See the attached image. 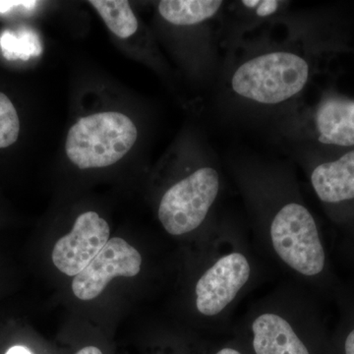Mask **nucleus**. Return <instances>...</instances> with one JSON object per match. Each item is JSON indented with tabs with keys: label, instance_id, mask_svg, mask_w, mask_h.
<instances>
[{
	"label": "nucleus",
	"instance_id": "1",
	"mask_svg": "<svg viewBox=\"0 0 354 354\" xmlns=\"http://www.w3.org/2000/svg\"><path fill=\"white\" fill-rule=\"evenodd\" d=\"M241 185L253 216L255 245L291 281L318 283L327 269V255L313 214L285 177L242 176Z\"/></svg>",
	"mask_w": 354,
	"mask_h": 354
},
{
	"label": "nucleus",
	"instance_id": "2",
	"mask_svg": "<svg viewBox=\"0 0 354 354\" xmlns=\"http://www.w3.org/2000/svg\"><path fill=\"white\" fill-rule=\"evenodd\" d=\"M263 258L241 227L227 220L211 228L202 268L193 286L195 312L223 328L239 302L264 277Z\"/></svg>",
	"mask_w": 354,
	"mask_h": 354
},
{
	"label": "nucleus",
	"instance_id": "3",
	"mask_svg": "<svg viewBox=\"0 0 354 354\" xmlns=\"http://www.w3.org/2000/svg\"><path fill=\"white\" fill-rule=\"evenodd\" d=\"M241 322L254 354H312L308 339L317 320L304 286L295 281L256 301Z\"/></svg>",
	"mask_w": 354,
	"mask_h": 354
},
{
	"label": "nucleus",
	"instance_id": "4",
	"mask_svg": "<svg viewBox=\"0 0 354 354\" xmlns=\"http://www.w3.org/2000/svg\"><path fill=\"white\" fill-rule=\"evenodd\" d=\"M310 65L295 51L258 53L237 66L230 78L235 95L261 106H278L297 97L308 83Z\"/></svg>",
	"mask_w": 354,
	"mask_h": 354
},
{
	"label": "nucleus",
	"instance_id": "5",
	"mask_svg": "<svg viewBox=\"0 0 354 354\" xmlns=\"http://www.w3.org/2000/svg\"><path fill=\"white\" fill-rule=\"evenodd\" d=\"M138 131L127 115L100 113L80 118L67 135L65 150L70 162L80 169L115 164L134 146Z\"/></svg>",
	"mask_w": 354,
	"mask_h": 354
},
{
	"label": "nucleus",
	"instance_id": "6",
	"mask_svg": "<svg viewBox=\"0 0 354 354\" xmlns=\"http://www.w3.org/2000/svg\"><path fill=\"white\" fill-rule=\"evenodd\" d=\"M223 180L218 169L198 167L165 191L158 218L167 234L183 236L204 225L221 197Z\"/></svg>",
	"mask_w": 354,
	"mask_h": 354
},
{
	"label": "nucleus",
	"instance_id": "7",
	"mask_svg": "<svg viewBox=\"0 0 354 354\" xmlns=\"http://www.w3.org/2000/svg\"><path fill=\"white\" fill-rule=\"evenodd\" d=\"M141 254L124 239L114 237L72 281L74 295L81 300L99 297L116 277L132 278L141 271Z\"/></svg>",
	"mask_w": 354,
	"mask_h": 354
},
{
	"label": "nucleus",
	"instance_id": "8",
	"mask_svg": "<svg viewBox=\"0 0 354 354\" xmlns=\"http://www.w3.org/2000/svg\"><path fill=\"white\" fill-rule=\"evenodd\" d=\"M109 223L95 212H86L76 218L73 228L53 247V262L60 272L75 277L109 241Z\"/></svg>",
	"mask_w": 354,
	"mask_h": 354
},
{
	"label": "nucleus",
	"instance_id": "9",
	"mask_svg": "<svg viewBox=\"0 0 354 354\" xmlns=\"http://www.w3.org/2000/svg\"><path fill=\"white\" fill-rule=\"evenodd\" d=\"M312 188L325 204L354 200V151L341 158L316 165L310 174Z\"/></svg>",
	"mask_w": 354,
	"mask_h": 354
},
{
	"label": "nucleus",
	"instance_id": "10",
	"mask_svg": "<svg viewBox=\"0 0 354 354\" xmlns=\"http://www.w3.org/2000/svg\"><path fill=\"white\" fill-rule=\"evenodd\" d=\"M318 140L327 145L354 146V101L339 97L324 99L317 108Z\"/></svg>",
	"mask_w": 354,
	"mask_h": 354
},
{
	"label": "nucleus",
	"instance_id": "11",
	"mask_svg": "<svg viewBox=\"0 0 354 354\" xmlns=\"http://www.w3.org/2000/svg\"><path fill=\"white\" fill-rule=\"evenodd\" d=\"M290 2L281 0H242L230 6L223 24V43L232 44L243 32L276 20L286 12Z\"/></svg>",
	"mask_w": 354,
	"mask_h": 354
},
{
	"label": "nucleus",
	"instance_id": "12",
	"mask_svg": "<svg viewBox=\"0 0 354 354\" xmlns=\"http://www.w3.org/2000/svg\"><path fill=\"white\" fill-rule=\"evenodd\" d=\"M225 2L220 0H162L158 10L167 22L176 26L202 24L223 12Z\"/></svg>",
	"mask_w": 354,
	"mask_h": 354
},
{
	"label": "nucleus",
	"instance_id": "13",
	"mask_svg": "<svg viewBox=\"0 0 354 354\" xmlns=\"http://www.w3.org/2000/svg\"><path fill=\"white\" fill-rule=\"evenodd\" d=\"M95 10L115 36L127 39L138 30V20L127 0H91Z\"/></svg>",
	"mask_w": 354,
	"mask_h": 354
},
{
	"label": "nucleus",
	"instance_id": "14",
	"mask_svg": "<svg viewBox=\"0 0 354 354\" xmlns=\"http://www.w3.org/2000/svg\"><path fill=\"white\" fill-rule=\"evenodd\" d=\"M20 121L12 102L0 93V149L7 148L17 141Z\"/></svg>",
	"mask_w": 354,
	"mask_h": 354
},
{
	"label": "nucleus",
	"instance_id": "15",
	"mask_svg": "<svg viewBox=\"0 0 354 354\" xmlns=\"http://www.w3.org/2000/svg\"><path fill=\"white\" fill-rule=\"evenodd\" d=\"M37 1H0V12H6L12 7L22 6L32 8L36 6Z\"/></svg>",
	"mask_w": 354,
	"mask_h": 354
},
{
	"label": "nucleus",
	"instance_id": "16",
	"mask_svg": "<svg viewBox=\"0 0 354 354\" xmlns=\"http://www.w3.org/2000/svg\"><path fill=\"white\" fill-rule=\"evenodd\" d=\"M344 348V354H354V328L346 335Z\"/></svg>",
	"mask_w": 354,
	"mask_h": 354
},
{
	"label": "nucleus",
	"instance_id": "17",
	"mask_svg": "<svg viewBox=\"0 0 354 354\" xmlns=\"http://www.w3.org/2000/svg\"><path fill=\"white\" fill-rule=\"evenodd\" d=\"M215 354H245V353H243L237 346L227 344V346H223V348L218 349Z\"/></svg>",
	"mask_w": 354,
	"mask_h": 354
},
{
	"label": "nucleus",
	"instance_id": "18",
	"mask_svg": "<svg viewBox=\"0 0 354 354\" xmlns=\"http://www.w3.org/2000/svg\"><path fill=\"white\" fill-rule=\"evenodd\" d=\"M4 354H32L29 348L23 346H15L8 349Z\"/></svg>",
	"mask_w": 354,
	"mask_h": 354
},
{
	"label": "nucleus",
	"instance_id": "19",
	"mask_svg": "<svg viewBox=\"0 0 354 354\" xmlns=\"http://www.w3.org/2000/svg\"><path fill=\"white\" fill-rule=\"evenodd\" d=\"M75 354H102V353L101 349L95 348V346H90L80 349V351Z\"/></svg>",
	"mask_w": 354,
	"mask_h": 354
}]
</instances>
